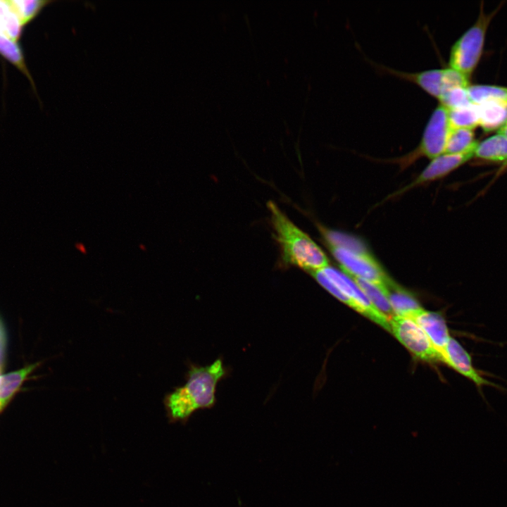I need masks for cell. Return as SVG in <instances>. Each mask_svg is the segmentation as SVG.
Here are the masks:
<instances>
[{
  "label": "cell",
  "instance_id": "cell-1",
  "mask_svg": "<svg viewBox=\"0 0 507 507\" xmlns=\"http://www.w3.org/2000/svg\"><path fill=\"white\" fill-rule=\"evenodd\" d=\"M226 373L220 358L206 366L190 364L186 383L164 398L169 422L185 423L196 411L213 406L217 384Z\"/></svg>",
  "mask_w": 507,
  "mask_h": 507
},
{
  "label": "cell",
  "instance_id": "cell-13",
  "mask_svg": "<svg viewBox=\"0 0 507 507\" xmlns=\"http://www.w3.org/2000/svg\"><path fill=\"white\" fill-rule=\"evenodd\" d=\"M38 363L3 375L0 383V413L5 408Z\"/></svg>",
  "mask_w": 507,
  "mask_h": 507
},
{
  "label": "cell",
  "instance_id": "cell-19",
  "mask_svg": "<svg viewBox=\"0 0 507 507\" xmlns=\"http://www.w3.org/2000/svg\"><path fill=\"white\" fill-rule=\"evenodd\" d=\"M472 130L451 128L444 154H461L477 147Z\"/></svg>",
  "mask_w": 507,
  "mask_h": 507
},
{
  "label": "cell",
  "instance_id": "cell-2",
  "mask_svg": "<svg viewBox=\"0 0 507 507\" xmlns=\"http://www.w3.org/2000/svg\"><path fill=\"white\" fill-rule=\"evenodd\" d=\"M270 220L286 265L299 267L310 272L329 265L328 259L320 247L303 231L294 225L273 201L268 203Z\"/></svg>",
  "mask_w": 507,
  "mask_h": 507
},
{
  "label": "cell",
  "instance_id": "cell-26",
  "mask_svg": "<svg viewBox=\"0 0 507 507\" xmlns=\"http://www.w3.org/2000/svg\"><path fill=\"white\" fill-rule=\"evenodd\" d=\"M139 249H140L141 250H143V251H146V246H145L144 244H139Z\"/></svg>",
  "mask_w": 507,
  "mask_h": 507
},
{
  "label": "cell",
  "instance_id": "cell-11",
  "mask_svg": "<svg viewBox=\"0 0 507 507\" xmlns=\"http://www.w3.org/2000/svg\"><path fill=\"white\" fill-rule=\"evenodd\" d=\"M413 320L425 332L444 362L446 347L451 337L443 316L436 312L423 310Z\"/></svg>",
  "mask_w": 507,
  "mask_h": 507
},
{
  "label": "cell",
  "instance_id": "cell-24",
  "mask_svg": "<svg viewBox=\"0 0 507 507\" xmlns=\"http://www.w3.org/2000/svg\"><path fill=\"white\" fill-rule=\"evenodd\" d=\"M497 134L507 138V119L503 124L498 129Z\"/></svg>",
  "mask_w": 507,
  "mask_h": 507
},
{
  "label": "cell",
  "instance_id": "cell-16",
  "mask_svg": "<svg viewBox=\"0 0 507 507\" xmlns=\"http://www.w3.org/2000/svg\"><path fill=\"white\" fill-rule=\"evenodd\" d=\"M364 292L371 303L389 320L395 316L385 293V287H380L358 277H352Z\"/></svg>",
  "mask_w": 507,
  "mask_h": 507
},
{
  "label": "cell",
  "instance_id": "cell-22",
  "mask_svg": "<svg viewBox=\"0 0 507 507\" xmlns=\"http://www.w3.org/2000/svg\"><path fill=\"white\" fill-rule=\"evenodd\" d=\"M310 274L327 291L349 307L363 315L361 307L342 292L324 273L322 269L310 272Z\"/></svg>",
  "mask_w": 507,
  "mask_h": 507
},
{
  "label": "cell",
  "instance_id": "cell-21",
  "mask_svg": "<svg viewBox=\"0 0 507 507\" xmlns=\"http://www.w3.org/2000/svg\"><path fill=\"white\" fill-rule=\"evenodd\" d=\"M11 7L18 16L23 26L35 19L42 9L51 4L48 0L8 1Z\"/></svg>",
  "mask_w": 507,
  "mask_h": 507
},
{
  "label": "cell",
  "instance_id": "cell-15",
  "mask_svg": "<svg viewBox=\"0 0 507 507\" xmlns=\"http://www.w3.org/2000/svg\"><path fill=\"white\" fill-rule=\"evenodd\" d=\"M0 55L12 63L29 80L36 92L32 77L26 65L23 52L18 42L12 39L0 30Z\"/></svg>",
  "mask_w": 507,
  "mask_h": 507
},
{
  "label": "cell",
  "instance_id": "cell-9",
  "mask_svg": "<svg viewBox=\"0 0 507 507\" xmlns=\"http://www.w3.org/2000/svg\"><path fill=\"white\" fill-rule=\"evenodd\" d=\"M475 149L461 154H443L432 159L418 177L403 190L444 177L474 156Z\"/></svg>",
  "mask_w": 507,
  "mask_h": 507
},
{
  "label": "cell",
  "instance_id": "cell-12",
  "mask_svg": "<svg viewBox=\"0 0 507 507\" xmlns=\"http://www.w3.org/2000/svg\"><path fill=\"white\" fill-rule=\"evenodd\" d=\"M385 293L396 316L414 320L424 310L410 293L393 280L385 287Z\"/></svg>",
  "mask_w": 507,
  "mask_h": 507
},
{
  "label": "cell",
  "instance_id": "cell-25",
  "mask_svg": "<svg viewBox=\"0 0 507 507\" xmlns=\"http://www.w3.org/2000/svg\"><path fill=\"white\" fill-rule=\"evenodd\" d=\"M75 248H76L77 250H78V251H79L80 252H81L82 254H87V249H86L85 246H84L82 243H80V242L76 243V244H75Z\"/></svg>",
  "mask_w": 507,
  "mask_h": 507
},
{
  "label": "cell",
  "instance_id": "cell-3",
  "mask_svg": "<svg viewBox=\"0 0 507 507\" xmlns=\"http://www.w3.org/2000/svg\"><path fill=\"white\" fill-rule=\"evenodd\" d=\"M490 15H480L477 21L454 43L449 65L469 80L480 59Z\"/></svg>",
  "mask_w": 507,
  "mask_h": 507
},
{
  "label": "cell",
  "instance_id": "cell-6",
  "mask_svg": "<svg viewBox=\"0 0 507 507\" xmlns=\"http://www.w3.org/2000/svg\"><path fill=\"white\" fill-rule=\"evenodd\" d=\"M391 332L416 357L427 361H442L423 330L413 320L394 316L389 320Z\"/></svg>",
  "mask_w": 507,
  "mask_h": 507
},
{
  "label": "cell",
  "instance_id": "cell-5",
  "mask_svg": "<svg viewBox=\"0 0 507 507\" xmlns=\"http://www.w3.org/2000/svg\"><path fill=\"white\" fill-rule=\"evenodd\" d=\"M450 130L448 109L439 104L432 113L418 146L401 159L411 163L421 156L433 159L444 154Z\"/></svg>",
  "mask_w": 507,
  "mask_h": 507
},
{
  "label": "cell",
  "instance_id": "cell-7",
  "mask_svg": "<svg viewBox=\"0 0 507 507\" xmlns=\"http://www.w3.org/2000/svg\"><path fill=\"white\" fill-rule=\"evenodd\" d=\"M326 276L348 297L358 304L363 311V315L391 332L389 320L380 313L353 281L344 272L330 265L322 269Z\"/></svg>",
  "mask_w": 507,
  "mask_h": 507
},
{
  "label": "cell",
  "instance_id": "cell-23",
  "mask_svg": "<svg viewBox=\"0 0 507 507\" xmlns=\"http://www.w3.org/2000/svg\"><path fill=\"white\" fill-rule=\"evenodd\" d=\"M468 87H456L446 90L439 99L441 105L448 110L461 108L472 103L468 97Z\"/></svg>",
  "mask_w": 507,
  "mask_h": 507
},
{
  "label": "cell",
  "instance_id": "cell-18",
  "mask_svg": "<svg viewBox=\"0 0 507 507\" xmlns=\"http://www.w3.org/2000/svg\"><path fill=\"white\" fill-rule=\"evenodd\" d=\"M472 104L480 105L487 101L507 104V87L493 85H472L467 88Z\"/></svg>",
  "mask_w": 507,
  "mask_h": 507
},
{
  "label": "cell",
  "instance_id": "cell-4",
  "mask_svg": "<svg viewBox=\"0 0 507 507\" xmlns=\"http://www.w3.org/2000/svg\"><path fill=\"white\" fill-rule=\"evenodd\" d=\"M345 274L385 287L392 279L365 251H353L339 246L328 245Z\"/></svg>",
  "mask_w": 507,
  "mask_h": 507
},
{
  "label": "cell",
  "instance_id": "cell-8",
  "mask_svg": "<svg viewBox=\"0 0 507 507\" xmlns=\"http://www.w3.org/2000/svg\"><path fill=\"white\" fill-rule=\"evenodd\" d=\"M444 363L471 380L480 390L484 386L500 388L481 375L480 373L473 366L469 353L451 337L446 347Z\"/></svg>",
  "mask_w": 507,
  "mask_h": 507
},
{
  "label": "cell",
  "instance_id": "cell-27",
  "mask_svg": "<svg viewBox=\"0 0 507 507\" xmlns=\"http://www.w3.org/2000/svg\"><path fill=\"white\" fill-rule=\"evenodd\" d=\"M2 375H1V368H0V383H1V380Z\"/></svg>",
  "mask_w": 507,
  "mask_h": 507
},
{
  "label": "cell",
  "instance_id": "cell-14",
  "mask_svg": "<svg viewBox=\"0 0 507 507\" xmlns=\"http://www.w3.org/2000/svg\"><path fill=\"white\" fill-rule=\"evenodd\" d=\"M477 106L479 125L486 132L498 130L507 119V104L487 101Z\"/></svg>",
  "mask_w": 507,
  "mask_h": 507
},
{
  "label": "cell",
  "instance_id": "cell-17",
  "mask_svg": "<svg viewBox=\"0 0 507 507\" xmlns=\"http://www.w3.org/2000/svg\"><path fill=\"white\" fill-rule=\"evenodd\" d=\"M475 156L494 161L507 160V138L496 134L478 143Z\"/></svg>",
  "mask_w": 507,
  "mask_h": 507
},
{
  "label": "cell",
  "instance_id": "cell-20",
  "mask_svg": "<svg viewBox=\"0 0 507 507\" xmlns=\"http://www.w3.org/2000/svg\"><path fill=\"white\" fill-rule=\"evenodd\" d=\"M448 115L451 128L473 130L480 124L478 106L473 104L448 110Z\"/></svg>",
  "mask_w": 507,
  "mask_h": 507
},
{
  "label": "cell",
  "instance_id": "cell-10",
  "mask_svg": "<svg viewBox=\"0 0 507 507\" xmlns=\"http://www.w3.org/2000/svg\"><path fill=\"white\" fill-rule=\"evenodd\" d=\"M380 68L382 71L417 84L438 100L446 88V68L430 69L417 73L402 72L383 66Z\"/></svg>",
  "mask_w": 507,
  "mask_h": 507
}]
</instances>
